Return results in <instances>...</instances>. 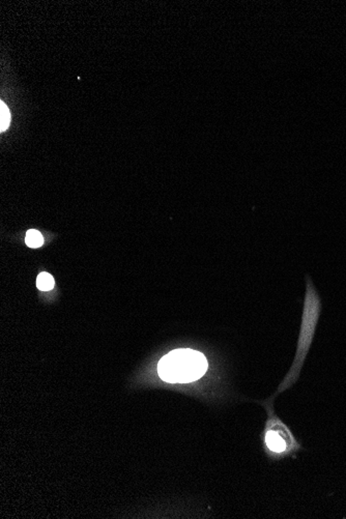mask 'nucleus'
Instances as JSON below:
<instances>
[{
  "label": "nucleus",
  "mask_w": 346,
  "mask_h": 519,
  "mask_svg": "<svg viewBox=\"0 0 346 519\" xmlns=\"http://www.w3.org/2000/svg\"><path fill=\"white\" fill-rule=\"evenodd\" d=\"M266 443L270 450L276 453H281L286 449V443L282 437L276 431H270L266 437Z\"/></svg>",
  "instance_id": "2"
},
{
  "label": "nucleus",
  "mask_w": 346,
  "mask_h": 519,
  "mask_svg": "<svg viewBox=\"0 0 346 519\" xmlns=\"http://www.w3.org/2000/svg\"><path fill=\"white\" fill-rule=\"evenodd\" d=\"M11 122V112L6 105V103H0V131L5 132L10 126Z\"/></svg>",
  "instance_id": "5"
},
{
  "label": "nucleus",
  "mask_w": 346,
  "mask_h": 519,
  "mask_svg": "<svg viewBox=\"0 0 346 519\" xmlns=\"http://www.w3.org/2000/svg\"><path fill=\"white\" fill-rule=\"evenodd\" d=\"M207 367L203 354L182 349L168 353L160 360L158 373L164 381L169 383H189L201 378Z\"/></svg>",
  "instance_id": "1"
},
{
  "label": "nucleus",
  "mask_w": 346,
  "mask_h": 519,
  "mask_svg": "<svg viewBox=\"0 0 346 519\" xmlns=\"http://www.w3.org/2000/svg\"><path fill=\"white\" fill-rule=\"evenodd\" d=\"M54 285H55L54 278L46 272L40 273L36 279V286L41 291H49L53 289Z\"/></svg>",
  "instance_id": "3"
},
{
  "label": "nucleus",
  "mask_w": 346,
  "mask_h": 519,
  "mask_svg": "<svg viewBox=\"0 0 346 519\" xmlns=\"http://www.w3.org/2000/svg\"><path fill=\"white\" fill-rule=\"evenodd\" d=\"M25 243L29 248L35 249V248H39L42 245V243H44V239H42V235L40 234L39 231H37L35 229H30L26 233Z\"/></svg>",
  "instance_id": "4"
}]
</instances>
